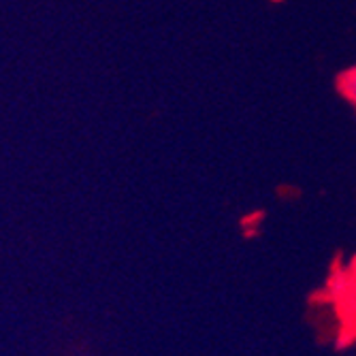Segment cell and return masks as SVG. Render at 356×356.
Masks as SVG:
<instances>
[{
    "label": "cell",
    "instance_id": "cell-1",
    "mask_svg": "<svg viewBox=\"0 0 356 356\" xmlns=\"http://www.w3.org/2000/svg\"><path fill=\"white\" fill-rule=\"evenodd\" d=\"M331 293L341 301L346 325L356 331V265L331 277Z\"/></svg>",
    "mask_w": 356,
    "mask_h": 356
},
{
    "label": "cell",
    "instance_id": "cell-2",
    "mask_svg": "<svg viewBox=\"0 0 356 356\" xmlns=\"http://www.w3.org/2000/svg\"><path fill=\"white\" fill-rule=\"evenodd\" d=\"M341 92L346 99L356 107V67L350 69L343 77H341Z\"/></svg>",
    "mask_w": 356,
    "mask_h": 356
}]
</instances>
